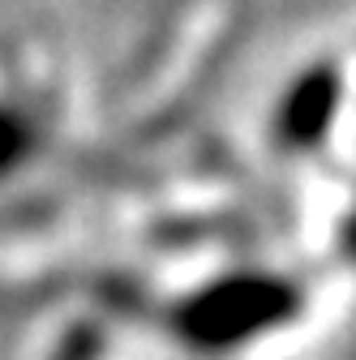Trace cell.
Instances as JSON below:
<instances>
[{
	"label": "cell",
	"mask_w": 356,
	"mask_h": 360,
	"mask_svg": "<svg viewBox=\"0 0 356 360\" xmlns=\"http://www.w3.org/2000/svg\"><path fill=\"white\" fill-rule=\"evenodd\" d=\"M343 112V73L335 65H309L288 82L275 108V142L292 155L318 150Z\"/></svg>",
	"instance_id": "obj_2"
},
{
	"label": "cell",
	"mask_w": 356,
	"mask_h": 360,
	"mask_svg": "<svg viewBox=\"0 0 356 360\" xmlns=\"http://www.w3.org/2000/svg\"><path fill=\"white\" fill-rule=\"evenodd\" d=\"M300 304H305V292L292 279L249 270V275L219 279L215 288L198 292L185 313V330L202 347L228 352V347L262 339L266 330L288 326L300 313Z\"/></svg>",
	"instance_id": "obj_1"
}]
</instances>
